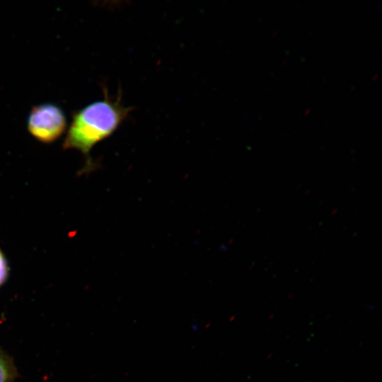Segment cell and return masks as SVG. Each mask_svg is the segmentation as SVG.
<instances>
[{
    "mask_svg": "<svg viewBox=\"0 0 382 382\" xmlns=\"http://www.w3.org/2000/svg\"><path fill=\"white\" fill-rule=\"evenodd\" d=\"M103 91V100L73 112L63 143L64 149H76L84 155L87 169L94 166L90 156L93 147L112 135L132 110V108L124 105L120 91L117 97L110 96L105 86Z\"/></svg>",
    "mask_w": 382,
    "mask_h": 382,
    "instance_id": "cell-1",
    "label": "cell"
},
{
    "mask_svg": "<svg viewBox=\"0 0 382 382\" xmlns=\"http://www.w3.org/2000/svg\"><path fill=\"white\" fill-rule=\"evenodd\" d=\"M66 118L58 105L46 103L33 106L27 118V129L37 141L50 144L65 132Z\"/></svg>",
    "mask_w": 382,
    "mask_h": 382,
    "instance_id": "cell-2",
    "label": "cell"
},
{
    "mask_svg": "<svg viewBox=\"0 0 382 382\" xmlns=\"http://www.w3.org/2000/svg\"><path fill=\"white\" fill-rule=\"evenodd\" d=\"M11 370L8 362L0 355V382H9Z\"/></svg>",
    "mask_w": 382,
    "mask_h": 382,
    "instance_id": "cell-3",
    "label": "cell"
},
{
    "mask_svg": "<svg viewBox=\"0 0 382 382\" xmlns=\"http://www.w3.org/2000/svg\"><path fill=\"white\" fill-rule=\"evenodd\" d=\"M8 274V264L4 254L0 250V285L6 281Z\"/></svg>",
    "mask_w": 382,
    "mask_h": 382,
    "instance_id": "cell-4",
    "label": "cell"
}]
</instances>
